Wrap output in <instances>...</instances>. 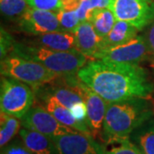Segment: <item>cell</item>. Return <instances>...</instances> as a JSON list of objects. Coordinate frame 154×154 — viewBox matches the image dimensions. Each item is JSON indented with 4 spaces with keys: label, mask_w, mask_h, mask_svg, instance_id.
<instances>
[{
    "label": "cell",
    "mask_w": 154,
    "mask_h": 154,
    "mask_svg": "<svg viewBox=\"0 0 154 154\" xmlns=\"http://www.w3.org/2000/svg\"><path fill=\"white\" fill-rule=\"evenodd\" d=\"M79 79L108 103L147 98L154 93L148 72L138 64L90 59L77 73Z\"/></svg>",
    "instance_id": "obj_1"
},
{
    "label": "cell",
    "mask_w": 154,
    "mask_h": 154,
    "mask_svg": "<svg viewBox=\"0 0 154 154\" xmlns=\"http://www.w3.org/2000/svg\"><path fill=\"white\" fill-rule=\"evenodd\" d=\"M154 116V103L147 98H134L109 103L100 139L110 140L129 139L131 133Z\"/></svg>",
    "instance_id": "obj_2"
},
{
    "label": "cell",
    "mask_w": 154,
    "mask_h": 154,
    "mask_svg": "<svg viewBox=\"0 0 154 154\" xmlns=\"http://www.w3.org/2000/svg\"><path fill=\"white\" fill-rule=\"evenodd\" d=\"M10 55H17L36 61L60 75H77L80 69L88 61V57L76 49L66 51H54L28 43L17 42H15Z\"/></svg>",
    "instance_id": "obj_3"
},
{
    "label": "cell",
    "mask_w": 154,
    "mask_h": 154,
    "mask_svg": "<svg viewBox=\"0 0 154 154\" xmlns=\"http://www.w3.org/2000/svg\"><path fill=\"white\" fill-rule=\"evenodd\" d=\"M1 75L26 83L33 88V91L60 76V75L50 70L36 61L17 55H9L1 59Z\"/></svg>",
    "instance_id": "obj_4"
},
{
    "label": "cell",
    "mask_w": 154,
    "mask_h": 154,
    "mask_svg": "<svg viewBox=\"0 0 154 154\" xmlns=\"http://www.w3.org/2000/svg\"><path fill=\"white\" fill-rule=\"evenodd\" d=\"M35 93L29 85L11 77L2 76L0 108L1 111L22 118L33 106Z\"/></svg>",
    "instance_id": "obj_5"
},
{
    "label": "cell",
    "mask_w": 154,
    "mask_h": 154,
    "mask_svg": "<svg viewBox=\"0 0 154 154\" xmlns=\"http://www.w3.org/2000/svg\"><path fill=\"white\" fill-rule=\"evenodd\" d=\"M151 57L146 37L137 35L126 44L99 51L93 59L124 64H139Z\"/></svg>",
    "instance_id": "obj_6"
},
{
    "label": "cell",
    "mask_w": 154,
    "mask_h": 154,
    "mask_svg": "<svg viewBox=\"0 0 154 154\" xmlns=\"http://www.w3.org/2000/svg\"><path fill=\"white\" fill-rule=\"evenodd\" d=\"M110 10L116 21L129 22L140 31L154 21V0H113Z\"/></svg>",
    "instance_id": "obj_7"
},
{
    "label": "cell",
    "mask_w": 154,
    "mask_h": 154,
    "mask_svg": "<svg viewBox=\"0 0 154 154\" xmlns=\"http://www.w3.org/2000/svg\"><path fill=\"white\" fill-rule=\"evenodd\" d=\"M21 122L23 128L41 133L50 138L79 132L61 123L51 113L40 105L32 107L21 118Z\"/></svg>",
    "instance_id": "obj_8"
},
{
    "label": "cell",
    "mask_w": 154,
    "mask_h": 154,
    "mask_svg": "<svg viewBox=\"0 0 154 154\" xmlns=\"http://www.w3.org/2000/svg\"><path fill=\"white\" fill-rule=\"evenodd\" d=\"M18 27L21 31L31 35L63 31L56 12L31 7L18 20Z\"/></svg>",
    "instance_id": "obj_9"
},
{
    "label": "cell",
    "mask_w": 154,
    "mask_h": 154,
    "mask_svg": "<svg viewBox=\"0 0 154 154\" xmlns=\"http://www.w3.org/2000/svg\"><path fill=\"white\" fill-rule=\"evenodd\" d=\"M51 139L59 154H105L104 145L91 134L75 132Z\"/></svg>",
    "instance_id": "obj_10"
},
{
    "label": "cell",
    "mask_w": 154,
    "mask_h": 154,
    "mask_svg": "<svg viewBox=\"0 0 154 154\" xmlns=\"http://www.w3.org/2000/svg\"><path fill=\"white\" fill-rule=\"evenodd\" d=\"M82 96L88 110V125L94 139L101 135L108 102L82 83Z\"/></svg>",
    "instance_id": "obj_11"
},
{
    "label": "cell",
    "mask_w": 154,
    "mask_h": 154,
    "mask_svg": "<svg viewBox=\"0 0 154 154\" xmlns=\"http://www.w3.org/2000/svg\"><path fill=\"white\" fill-rule=\"evenodd\" d=\"M74 34L75 48L88 59H93L94 56L102 49L103 38L96 33L92 22H82Z\"/></svg>",
    "instance_id": "obj_12"
},
{
    "label": "cell",
    "mask_w": 154,
    "mask_h": 154,
    "mask_svg": "<svg viewBox=\"0 0 154 154\" xmlns=\"http://www.w3.org/2000/svg\"><path fill=\"white\" fill-rule=\"evenodd\" d=\"M34 36V38L28 41V44L41 46L46 49L63 51L76 49L75 43V34L71 32L57 31Z\"/></svg>",
    "instance_id": "obj_13"
},
{
    "label": "cell",
    "mask_w": 154,
    "mask_h": 154,
    "mask_svg": "<svg viewBox=\"0 0 154 154\" xmlns=\"http://www.w3.org/2000/svg\"><path fill=\"white\" fill-rule=\"evenodd\" d=\"M38 99L41 102L40 106L44 107L45 110L51 113L61 123L74 128L76 131L92 135L91 130L88 124L77 121L74 117V116L72 115L70 110L59 104L55 99L51 97H42L38 98Z\"/></svg>",
    "instance_id": "obj_14"
},
{
    "label": "cell",
    "mask_w": 154,
    "mask_h": 154,
    "mask_svg": "<svg viewBox=\"0 0 154 154\" xmlns=\"http://www.w3.org/2000/svg\"><path fill=\"white\" fill-rule=\"evenodd\" d=\"M19 136L26 148L33 154H59L52 139L41 133L22 128Z\"/></svg>",
    "instance_id": "obj_15"
},
{
    "label": "cell",
    "mask_w": 154,
    "mask_h": 154,
    "mask_svg": "<svg viewBox=\"0 0 154 154\" xmlns=\"http://www.w3.org/2000/svg\"><path fill=\"white\" fill-rule=\"evenodd\" d=\"M140 30L129 22L116 21L110 32L102 40V49L115 47L126 44L135 38Z\"/></svg>",
    "instance_id": "obj_16"
},
{
    "label": "cell",
    "mask_w": 154,
    "mask_h": 154,
    "mask_svg": "<svg viewBox=\"0 0 154 154\" xmlns=\"http://www.w3.org/2000/svg\"><path fill=\"white\" fill-rule=\"evenodd\" d=\"M129 140L143 154H154V118H151L135 128Z\"/></svg>",
    "instance_id": "obj_17"
},
{
    "label": "cell",
    "mask_w": 154,
    "mask_h": 154,
    "mask_svg": "<svg viewBox=\"0 0 154 154\" xmlns=\"http://www.w3.org/2000/svg\"><path fill=\"white\" fill-rule=\"evenodd\" d=\"M0 123V146L2 149L10 143L20 131L22 122L16 116L1 111Z\"/></svg>",
    "instance_id": "obj_18"
},
{
    "label": "cell",
    "mask_w": 154,
    "mask_h": 154,
    "mask_svg": "<svg viewBox=\"0 0 154 154\" xmlns=\"http://www.w3.org/2000/svg\"><path fill=\"white\" fill-rule=\"evenodd\" d=\"M116 21L115 15L110 9H98L94 11L90 22L94 25L96 33L104 38L114 27Z\"/></svg>",
    "instance_id": "obj_19"
},
{
    "label": "cell",
    "mask_w": 154,
    "mask_h": 154,
    "mask_svg": "<svg viewBox=\"0 0 154 154\" xmlns=\"http://www.w3.org/2000/svg\"><path fill=\"white\" fill-rule=\"evenodd\" d=\"M28 8L26 0H0L1 13L9 20L18 21Z\"/></svg>",
    "instance_id": "obj_20"
},
{
    "label": "cell",
    "mask_w": 154,
    "mask_h": 154,
    "mask_svg": "<svg viewBox=\"0 0 154 154\" xmlns=\"http://www.w3.org/2000/svg\"><path fill=\"white\" fill-rule=\"evenodd\" d=\"M105 154H143L129 139L110 140L104 143Z\"/></svg>",
    "instance_id": "obj_21"
},
{
    "label": "cell",
    "mask_w": 154,
    "mask_h": 154,
    "mask_svg": "<svg viewBox=\"0 0 154 154\" xmlns=\"http://www.w3.org/2000/svg\"><path fill=\"white\" fill-rule=\"evenodd\" d=\"M57 17L63 31L74 33L81 21L77 16L75 11H62L57 12Z\"/></svg>",
    "instance_id": "obj_22"
},
{
    "label": "cell",
    "mask_w": 154,
    "mask_h": 154,
    "mask_svg": "<svg viewBox=\"0 0 154 154\" xmlns=\"http://www.w3.org/2000/svg\"><path fill=\"white\" fill-rule=\"evenodd\" d=\"M29 7L33 9L58 12L63 10L62 0H26Z\"/></svg>",
    "instance_id": "obj_23"
},
{
    "label": "cell",
    "mask_w": 154,
    "mask_h": 154,
    "mask_svg": "<svg viewBox=\"0 0 154 154\" xmlns=\"http://www.w3.org/2000/svg\"><path fill=\"white\" fill-rule=\"evenodd\" d=\"M1 59L6 57L12 52L14 45H15V40L12 38L11 33H9L6 30L1 28Z\"/></svg>",
    "instance_id": "obj_24"
},
{
    "label": "cell",
    "mask_w": 154,
    "mask_h": 154,
    "mask_svg": "<svg viewBox=\"0 0 154 154\" xmlns=\"http://www.w3.org/2000/svg\"><path fill=\"white\" fill-rule=\"evenodd\" d=\"M1 154H33L29 152L24 144L22 143L21 138L15 139L14 140H11L8 145H6L5 147L2 148Z\"/></svg>",
    "instance_id": "obj_25"
},
{
    "label": "cell",
    "mask_w": 154,
    "mask_h": 154,
    "mask_svg": "<svg viewBox=\"0 0 154 154\" xmlns=\"http://www.w3.org/2000/svg\"><path fill=\"white\" fill-rule=\"evenodd\" d=\"M69 110L77 121L85 122L88 124V110L84 101H81L75 104Z\"/></svg>",
    "instance_id": "obj_26"
},
{
    "label": "cell",
    "mask_w": 154,
    "mask_h": 154,
    "mask_svg": "<svg viewBox=\"0 0 154 154\" xmlns=\"http://www.w3.org/2000/svg\"><path fill=\"white\" fill-rule=\"evenodd\" d=\"M146 39L148 45L151 57L154 63V21L148 26L146 34Z\"/></svg>",
    "instance_id": "obj_27"
},
{
    "label": "cell",
    "mask_w": 154,
    "mask_h": 154,
    "mask_svg": "<svg viewBox=\"0 0 154 154\" xmlns=\"http://www.w3.org/2000/svg\"><path fill=\"white\" fill-rule=\"evenodd\" d=\"M63 11H76L81 0H62Z\"/></svg>",
    "instance_id": "obj_28"
}]
</instances>
